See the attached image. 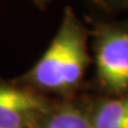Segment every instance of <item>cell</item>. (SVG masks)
<instances>
[{
    "label": "cell",
    "instance_id": "cell-1",
    "mask_svg": "<svg viewBox=\"0 0 128 128\" xmlns=\"http://www.w3.org/2000/svg\"><path fill=\"white\" fill-rule=\"evenodd\" d=\"M88 30L71 7L63 18L50 45L28 72L16 81L37 92H51L68 98L77 90L90 63Z\"/></svg>",
    "mask_w": 128,
    "mask_h": 128
},
{
    "label": "cell",
    "instance_id": "cell-4",
    "mask_svg": "<svg viewBox=\"0 0 128 128\" xmlns=\"http://www.w3.org/2000/svg\"><path fill=\"white\" fill-rule=\"evenodd\" d=\"M32 128H92L90 103L74 100L56 101Z\"/></svg>",
    "mask_w": 128,
    "mask_h": 128
},
{
    "label": "cell",
    "instance_id": "cell-3",
    "mask_svg": "<svg viewBox=\"0 0 128 128\" xmlns=\"http://www.w3.org/2000/svg\"><path fill=\"white\" fill-rule=\"evenodd\" d=\"M55 103L16 82H0V128H32Z\"/></svg>",
    "mask_w": 128,
    "mask_h": 128
},
{
    "label": "cell",
    "instance_id": "cell-6",
    "mask_svg": "<svg viewBox=\"0 0 128 128\" xmlns=\"http://www.w3.org/2000/svg\"><path fill=\"white\" fill-rule=\"evenodd\" d=\"M112 7L115 8H124V10H128V1H116V2H110Z\"/></svg>",
    "mask_w": 128,
    "mask_h": 128
},
{
    "label": "cell",
    "instance_id": "cell-5",
    "mask_svg": "<svg viewBox=\"0 0 128 128\" xmlns=\"http://www.w3.org/2000/svg\"><path fill=\"white\" fill-rule=\"evenodd\" d=\"M90 119L92 128H128V94L92 102Z\"/></svg>",
    "mask_w": 128,
    "mask_h": 128
},
{
    "label": "cell",
    "instance_id": "cell-2",
    "mask_svg": "<svg viewBox=\"0 0 128 128\" xmlns=\"http://www.w3.org/2000/svg\"><path fill=\"white\" fill-rule=\"evenodd\" d=\"M95 77L107 96L128 94V25L101 24L92 40Z\"/></svg>",
    "mask_w": 128,
    "mask_h": 128
}]
</instances>
